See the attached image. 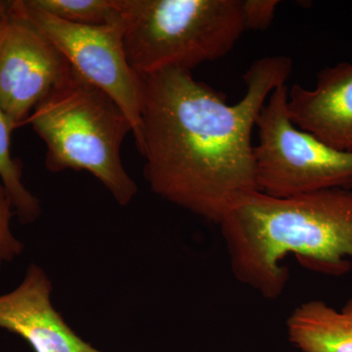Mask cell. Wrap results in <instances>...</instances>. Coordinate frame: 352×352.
I'll return each instance as SVG.
<instances>
[{
	"mask_svg": "<svg viewBox=\"0 0 352 352\" xmlns=\"http://www.w3.org/2000/svg\"><path fill=\"white\" fill-rule=\"evenodd\" d=\"M45 271L32 264L18 288L0 296V328L23 338L34 352H103L76 335L50 300Z\"/></svg>",
	"mask_w": 352,
	"mask_h": 352,
	"instance_id": "8",
	"label": "cell"
},
{
	"mask_svg": "<svg viewBox=\"0 0 352 352\" xmlns=\"http://www.w3.org/2000/svg\"><path fill=\"white\" fill-rule=\"evenodd\" d=\"M28 19L43 32L82 78L108 94L126 113L138 151L143 139L142 78L131 68L124 47V23L80 25L57 19L19 0Z\"/></svg>",
	"mask_w": 352,
	"mask_h": 352,
	"instance_id": "6",
	"label": "cell"
},
{
	"mask_svg": "<svg viewBox=\"0 0 352 352\" xmlns=\"http://www.w3.org/2000/svg\"><path fill=\"white\" fill-rule=\"evenodd\" d=\"M57 19L80 25H105L120 18V0H31Z\"/></svg>",
	"mask_w": 352,
	"mask_h": 352,
	"instance_id": "12",
	"label": "cell"
},
{
	"mask_svg": "<svg viewBox=\"0 0 352 352\" xmlns=\"http://www.w3.org/2000/svg\"><path fill=\"white\" fill-rule=\"evenodd\" d=\"M8 15L0 16V36H1L2 32H3L4 25H6V20L7 18H8Z\"/></svg>",
	"mask_w": 352,
	"mask_h": 352,
	"instance_id": "16",
	"label": "cell"
},
{
	"mask_svg": "<svg viewBox=\"0 0 352 352\" xmlns=\"http://www.w3.org/2000/svg\"><path fill=\"white\" fill-rule=\"evenodd\" d=\"M120 10L127 61L141 76L219 60L245 32L242 0H120Z\"/></svg>",
	"mask_w": 352,
	"mask_h": 352,
	"instance_id": "4",
	"label": "cell"
},
{
	"mask_svg": "<svg viewBox=\"0 0 352 352\" xmlns=\"http://www.w3.org/2000/svg\"><path fill=\"white\" fill-rule=\"evenodd\" d=\"M16 129L0 106V178L12 200L15 214L23 224H29L38 219L41 208L38 199L23 183L22 164L11 155V133Z\"/></svg>",
	"mask_w": 352,
	"mask_h": 352,
	"instance_id": "11",
	"label": "cell"
},
{
	"mask_svg": "<svg viewBox=\"0 0 352 352\" xmlns=\"http://www.w3.org/2000/svg\"><path fill=\"white\" fill-rule=\"evenodd\" d=\"M278 0H242V16L245 30L264 31L274 19Z\"/></svg>",
	"mask_w": 352,
	"mask_h": 352,
	"instance_id": "14",
	"label": "cell"
},
{
	"mask_svg": "<svg viewBox=\"0 0 352 352\" xmlns=\"http://www.w3.org/2000/svg\"><path fill=\"white\" fill-rule=\"evenodd\" d=\"M238 281L268 300L283 295L287 256L308 270L342 276L352 267V190L289 198L256 192L219 224Z\"/></svg>",
	"mask_w": 352,
	"mask_h": 352,
	"instance_id": "2",
	"label": "cell"
},
{
	"mask_svg": "<svg viewBox=\"0 0 352 352\" xmlns=\"http://www.w3.org/2000/svg\"><path fill=\"white\" fill-rule=\"evenodd\" d=\"M287 111L300 131L333 149L352 152V63L322 69L314 89L293 85Z\"/></svg>",
	"mask_w": 352,
	"mask_h": 352,
	"instance_id": "9",
	"label": "cell"
},
{
	"mask_svg": "<svg viewBox=\"0 0 352 352\" xmlns=\"http://www.w3.org/2000/svg\"><path fill=\"white\" fill-rule=\"evenodd\" d=\"M291 58L267 56L245 72L238 103L190 71L142 76L146 180L156 195L214 223L258 192L252 129L268 96L284 85Z\"/></svg>",
	"mask_w": 352,
	"mask_h": 352,
	"instance_id": "1",
	"label": "cell"
},
{
	"mask_svg": "<svg viewBox=\"0 0 352 352\" xmlns=\"http://www.w3.org/2000/svg\"><path fill=\"white\" fill-rule=\"evenodd\" d=\"M46 147L51 173L85 170L95 176L122 207L138 194L122 163L120 148L132 132L117 103L73 67L32 110L27 122Z\"/></svg>",
	"mask_w": 352,
	"mask_h": 352,
	"instance_id": "3",
	"label": "cell"
},
{
	"mask_svg": "<svg viewBox=\"0 0 352 352\" xmlns=\"http://www.w3.org/2000/svg\"><path fill=\"white\" fill-rule=\"evenodd\" d=\"M288 87L280 85L264 104L254 148L259 192L289 198L332 189L352 190V152L333 149L298 129L287 111Z\"/></svg>",
	"mask_w": 352,
	"mask_h": 352,
	"instance_id": "5",
	"label": "cell"
},
{
	"mask_svg": "<svg viewBox=\"0 0 352 352\" xmlns=\"http://www.w3.org/2000/svg\"><path fill=\"white\" fill-rule=\"evenodd\" d=\"M11 6H12V1H3V0H0V16L8 15Z\"/></svg>",
	"mask_w": 352,
	"mask_h": 352,
	"instance_id": "15",
	"label": "cell"
},
{
	"mask_svg": "<svg viewBox=\"0 0 352 352\" xmlns=\"http://www.w3.org/2000/svg\"><path fill=\"white\" fill-rule=\"evenodd\" d=\"M71 65L13 0L0 36V106L16 127L66 76Z\"/></svg>",
	"mask_w": 352,
	"mask_h": 352,
	"instance_id": "7",
	"label": "cell"
},
{
	"mask_svg": "<svg viewBox=\"0 0 352 352\" xmlns=\"http://www.w3.org/2000/svg\"><path fill=\"white\" fill-rule=\"evenodd\" d=\"M287 330L300 352H352V298L340 309L322 300L303 302L289 315Z\"/></svg>",
	"mask_w": 352,
	"mask_h": 352,
	"instance_id": "10",
	"label": "cell"
},
{
	"mask_svg": "<svg viewBox=\"0 0 352 352\" xmlns=\"http://www.w3.org/2000/svg\"><path fill=\"white\" fill-rule=\"evenodd\" d=\"M14 214H16L12 200L6 187L0 183V270L4 263H10L24 250V245L11 230Z\"/></svg>",
	"mask_w": 352,
	"mask_h": 352,
	"instance_id": "13",
	"label": "cell"
}]
</instances>
